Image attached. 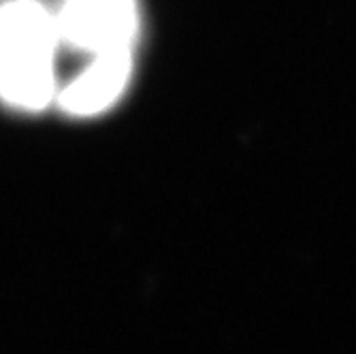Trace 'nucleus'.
<instances>
[{"instance_id":"f257e3e1","label":"nucleus","mask_w":356,"mask_h":354,"mask_svg":"<svg viewBox=\"0 0 356 354\" xmlns=\"http://www.w3.org/2000/svg\"><path fill=\"white\" fill-rule=\"evenodd\" d=\"M56 13L41 0L0 3V99L7 105L39 111L56 96Z\"/></svg>"},{"instance_id":"f03ea898","label":"nucleus","mask_w":356,"mask_h":354,"mask_svg":"<svg viewBox=\"0 0 356 354\" xmlns=\"http://www.w3.org/2000/svg\"><path fill=\"white\" fill-rule=\"evenodd\" d=\"M60 41L90 56L133 49L139 28L137 0H62L56 13Z\"/></svg>"},{"instance_id":"7ed1b4c3","label":"nucleus","mask_w":356,"mask_h":354,"mask_svg":"<svg viewBox=\"0 0 356 354\" xmlns=\"http://www.w3.org/2000/svg\"><path fill=\"white\" fill-rule=\"evenodd\" d=\"M133 75V49L94 54L92 62L58 92L60 107L77 118H92L107 111L126 90Z\"/></svg>"}]
</instances>
